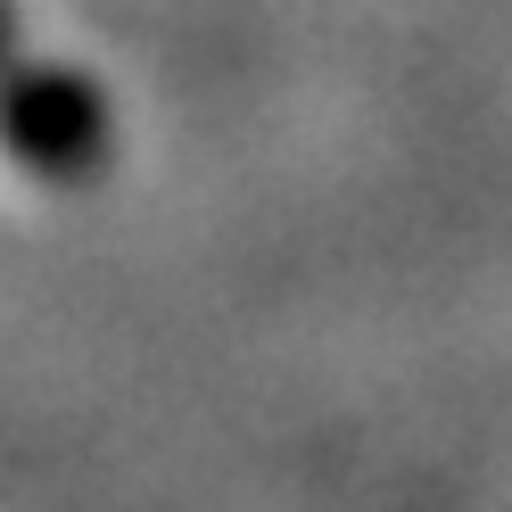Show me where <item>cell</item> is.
I'll return each mask as SVG.
<instances>
[{"label":"cell","mask_w":512,"mask_h":512,"mask_svg":"<svg viewBox=\"0 0 512 512\" xmlns=\"http://www.w3.org/2000/svg\"><path fill=\"white\" fill-rule=\"evenodd\" d=\"M116 149V108L67 58H17L0 75V157L42 182V190H83Z\"/></svg>","instance_id":"cell-1"},{"label":"cell","mask_w":512,"mask_h":512,"mask_svg":"<svg viewBox=\"0 0 512 512\" xmlns=\"http://www.w3.org/2000/svg\"><path fill=\"white\" fill-rule=\"evenodd\" d=\"M9 67H17V9L0 0V75H9Z\"/></svg>","instance_id":"cell-2"}]
</instances>
